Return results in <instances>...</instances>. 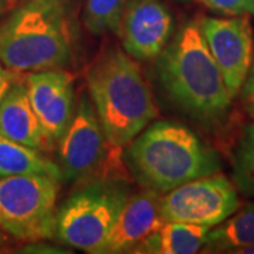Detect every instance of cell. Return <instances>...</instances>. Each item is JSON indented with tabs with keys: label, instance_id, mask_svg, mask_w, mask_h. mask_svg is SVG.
I'll list each match as a JSON object with an SVG mask.
<instances>
[{
	"label": "cell",
	"instance_id": "obj_6",
	"mask_svg": "<svg viewBox=\"0 0 254 254\" xmlns=\"http://www.w3.org/2000/svg\"><path fill=\"white\" fill-rule=\"evenodd\" d=\"M61 181L50 174L0 178V229L26 242L54 237Z\"/></svg>",
	"mask_w": 254,
	"mask_h": 254
},
{
	"label": "cell",
	"instance_id": "obj_2",
	"mask_svg": "<svg viewBox=\"0 0 254 254\" xmlns=\"http://www.w3.org/2000/svg\"><path fill=\"white\" fill-rule=\"evenodd\" d=\"M86 82L103 131L118 148L130 144L158 113L148 82L125 50L109 48L98 55Z\"/></svg>",
	"mask_w": 254,
	"mask_h": 254
},
{
	"label": "cell",
	"instance_id": "obj_13",
	"mask_svg": "<svg viewBox=\"0 0 254 254\" xmlns=\"http://www.w3.org/2000/svg\"><path fill=\"white\" fill-rule=\"evenodd\" d=\"M0 133L38 151L51 144L31 106L26 82H14L1 102Z\"/></svg>",
	"mask_w": 254,
	"mask_h": 254
},
{
	"label": "cell",
	"instance_id": "obj_12",
	"mask_svg": "<svg viewBox=\"0 0 254 254\" xmlns=\"http://www.w3.org/2000/svg\"><path fill=\"white\" fill-rule=\"evenodd\" d=\"M165 222L161 210V193L144 188L143 192L130 195L100 254L131 253L137 245Z\"/></svg>",
	"mask_w": 254,
	"mask_h": 254
},
{
	"label": "cell",
	"instance_id": "obj_19",
	"mask_svg": "<svg viewBox=\"0 0 254 254\" xmlns=\"http://www.w3.org/2000/svg\"><path fill=\"white\" fill-rule=\"evenodd\" d=\"M206 9L223 16H253L254 0H196Z\"/></svg>",
	"mask_w": 254,
	"mask_h": 254
},
{
	"label": "cell",
	"instance_id": "obj_7",
	"mask_svg": "<svg viewBox=\"0 0 254 254\" xmlns=\"http://www.w3.org/2000/svg\"><path fill=\"white\" fill-rule=\"evenodd\" d=\"M109 147L112 144L103 131L93 103L89 98L81 96L69 126L60 138L58 167L63 180L89 181L109 177L105 170L110 155Z\"/></svg>",
	"mask_w": 254,
	"mask_h": 254
},
{
	"label": "cell",
	"instance_id": "obj_16",
	"mask_svg": "<svg viewBox=\"0 0 254 254\" xmlns=\"http://www.w3.org/2000/svg\"><path fill=\"white\" fill-rule=\"evenodd\" d=\"M24 174H50L61 177V170L58 164L50 161L40 154L38 150L17 143L0 133V178Z\"/></svg>",
	"mask_w": 254,
	"mask_h": 254
},
{
	"label": "cell",
	"instance_id": "obj_23",
	"mask_svg": "<svg viewBox=\"0 0 254 254\" xmlns=\"http://www.w3.org/2000/svg\"><path fill=\"white\" fill-rule=\"evenodd\" d=\"M4 242H6V236L3 233V229H0V246L4 245Z\"/></svg>",
	"mask_w": 254,
	"mask_h": 254
},
{
	"label": "cell",
	"instance_id": "obj_5",
	"mask_svg": "<svg viewBox=\"0 0 254 254\" xmlns=\"http://www.w3.org/2000/svg\"><path fill=\"white\" fill-rule=\"evenodd\" d=\"M130 195L128 185L118 178L86 181L58 206L55 236L82 252L100 254Z\"/></svg>",
	"mask_w": 254,
	"mask_h": 254
},
{
	"label": "cell",
	"instance_id": "obj_21",
	"mask_svg": "<svg viewBox=\"0 0 254 254\" xmlns=\"http://www.w3.org/2000/svg\"><path fill=\"white\" fill-rule=\"evenodd\" d=\"M17 72L11 71L9 68H6L4 65L0 64V105L4 99L6 93L9 92L11 85L17 81Z\"/></svg>",
	"mask_w": 254,
	"mask_h": 254
},
{
	"label": "cell",
	"instance_id": "obj_3",
	"mask_svg": "<svg viewBox=\"0 0 254 254\" xmlns=\"http://www.w3.org/2000/svg\"><path fill=\"white\" fill-rule=\"evenodd\" d=\"M126 161L143 188L161 195L220 168L219 155L192 130L168 120L148 125L133 138Z\"/></svg>",
	"mask_w": 254,
	"mask_h": 254
},
{
	"label": "cell",
	"instance_id": "obj_1",
	"mask_svg": "<svg viewBox=\"0 0 254 254\" xmlns=\"http://www.w3.org/2000/svg\"><path fill=\"white\" fill-rule=\"evenodd\" d=\"M157 75L168 98L198 122L218 123L230 109L233 98L198 23L171 36L157 57Z\"/></svg>",
	"mask_w": 254,
	"mask_h": 254
},
{
	"label": "cell",
	"instance_id": "obj_4",
	"mask_svg": "<svg viewBox=\"0 0 254 254\" xmlns=\"http://www.w3.org/2000/svg\"><path fill=\"white\" fill-rule=\"evenodd\" d=\"M71 57L64 0H27L0 26V64L14 72L57 69Z\"/></svg>",
	"mask_w": 254,
	"mask_h": 254
},
{
	"label": "cell",
	"instance_id": "obj_24",
	"mask_svg": "<svg viewBox=\"0 0 254 254\" xmlns=\"http://www.w3.org/2000/svg\"><path fill=\"white\" fill-rule=\"evenodd\" d=\"M177 1H181V3H187V1H193V0H177Z\"/></svg>",
	"mask_w": 254,
	"mask_h": 254
},
{
	"label": "cell",
	"instance_id": "obj_15",
	"mask_svg": "<svg viewBox=\"0 0 254 254\" xmlns=\"http://www.w3.org/2000/svg\"><path fill=\"white\" fill-rule=\"evenodd\" d=\"M254 245V203H249L236 215L222 222V226L209 230L203 253H235Z\"/></svg>",
	"mask_w": 254,
	"mask_h": 254
},
{
	"label": "cell",
	"instance_id": "obj_9",
	"mask_svg": "<svg viewBox=\"0 0 254 254\" xmlns=\"http://www.w3.org/2000/svg\"><path fill=\"white\" fill-rule=\"evenodd\" d=\"M200 33L223 73L232 98H236L253 63V28L250 16L200 17Z\"/></svg>",
	"mask_w": 254,
	"mask_h": 254
},
{
	"label": "cell",
	"instance_id": "obj_20",
	"mask_svg": "<svg viewBox=\"0 0 254 254\" xmlns=\"http://www.w3.org/2000/svg\"><path fill=\"white\" fill-rule=\"evenodd\" d=\"M242 98H243L246 109L250 113V116L254 119V60L250 69H249V73L246 76L245 83L242 86Z\"/></svg>",
	"mask_w": 254,
	"mask_h": 254
},
{
	"label": "cell",
	"instance_id": "obj_14",
	"mask_svg": "<svg viewBox=\"0 0 254 254\" xmlns=\"http://www.w3.org/2000/svg\"><path fill=\"white\" fill-rule=\"evenodd\" d=\"M210 227L165 222L150 236L134 247L131 253L141 254H192L198 253L206 242Z\"/></svg>",
	"mask_w": 254,
	"mask_h": 254
},
{
	"label": "cell",
	"instance_id": "obj_8",
	"mask_svg": "<svg viewBox=\"0 0 254 254\" xmlns=\"http://www.w3.org/2000/svg\"><path fill=\"white\" fill-rule=\"evenodd\" d=\"M237 209L236 188L219 171L161 195V210L167 222L212 227L220 225Z\"/></svg>",
	"mask_w": 254,
	"mask_h": 254
},
{
	"label": "cell",
	"instance_id": "obj_22",
	"mask_svg": "<svg viewBox=\"0 0 254 254\" xmlns=\"http://www.w3.org/2000/svg\"><path fill=\"white\" fill-rule=\"evenodd\" d=\"M236 254H254V245L247 246V247H242L235 252Z\"/></svg>",
	"mask_w": 254,
	"mask_h": 254
},
{
	"label": "cell",
	"instance_id": "obj_18",
	"mask_svg": "<svg viewBox=\"0 0 254 254\" xmlns=\"http://www.w3.org/2000/svg\"><path fill=\"white\" fill-rule=\"evenodd\" d=\"M233 178L246 196L254 198V123L245 130L237 145L233 164Z\"/></svg>",
	"mask_w": 254,
	"mask_h": 254
},
{
	"label": "cell",
	"instance_id": "obj_11",
	"mask_svg": "<svg viewBox=\"0 0 254 254\" xmlns=\"http://www.w3.org/2000/svg\"><path fill=\"white\" fill-rule=\"evenodd\" d=\"M26 86L31 106L50 143L60 141L75 112L72 75L61 69L31 72Z\"/></svg>",
	"mask_w": 254,
	"mask_h": 254
},
{
	"label": "cell",
	"instance_id": "obj_17",
	"mask_svg": "<svg viewBox=\"0 0 254 254\" xmlns=\"http://www.w3.org/2000/svg\"><path fill=\"white\" fill-rule=\"evenodd\" d=\"M126 3L127 0H85V26L95 36L108 31L119 36Z\"/></svg>",
	"mask_w": 254,
	"mask_h": 254
},
{
	"label": "cell",
	"instance_id": "obj_10",
	"mask_svg": "<svg viewBox=\"0 0 254 254\" xmlns=\"http://www.w3.org/2000/svg\"><path fill=\"white\" fill-rule=\"evenodd\" d=\"M119 36L131 58L154 60L173 36L171 13L163 0H127Z\"/></svg>",
	"mask_w": 254,
	"mask_h": 254
}]
</instances>
